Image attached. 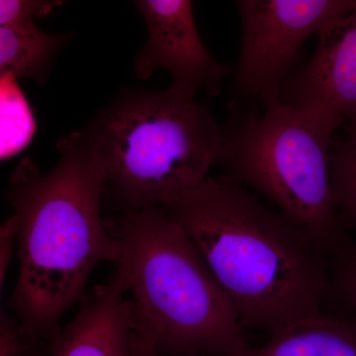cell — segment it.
<instances>
[{"mask_svg":"<svg viewBox=\"0 0 356 356\" xmlns=\"http://www.w3.org/2000/svg\"><path fill=\"white\" fill-rule=\"evenodd\" d=\"M58 161L44 175L23 159L7 198L19 222L17 282L10 306L29 341L58 337L65 312L81 302L91 271L116 264L120 243L102 216L106 175L83 131L58 143Z\"/></svg>","mask_w":356,"mask_h":356,"instance_id":"1","label":"cell"},{"mask_svg":"<svg viewBox=\"0 0 356 356\" xmlns=\"http://www.w3.org/2000/svg\"><path fill=\"white\" fill-rule=\"evenodd\" d=\"M180 222L224 288L243 329L269 334L322 313L327 254L305 232L224 175L161 205Z\"/></svg>","mask_w":356,"mask_h":356,"instance_id":"2","label":"cell"},{"mask_svg":"<svg viewBox=\"0 0 356 356\" xmlns=\"http://www.w3.org/2000/svg\"><path fill=\"white\" fill-rule=\"evenodd\" d=\"M120 243L133 327L165 356H234L248 348L235 306L180 222L161 205L108 221Z\"/></svg>","mask_w":356,"mask_h":356,"instance_id":"3","label":"cell"},{"mask_svg":"<svg viewBox=\"0 0 356 356\" xmlns=\"http://www.w3.org/2000/svg\"><path fill=\"white\" fill-rule=\"evenodd\" d=\"M102 161L106 191L124 210L165 205L200 186L221 154L210 110L168 88H131L83 131Z\"/></svg>","mask_w":356,"mask_h":356,"instance_id":"4","label":"cell"},{"mask_svg":"<svg viewBox=\"0 0 356 356\" xmlns=\"http://www.w3.org/2000/svg\"><path fill=\"white\" fill-rule=\"evenodd\" d=\"M341 122L277 100L264 113L229 106L219 161L332 257L350 242L332 200V137Z\"/></svg>","mask_w":356,"mask_h":356,"instance_id":"5","label":"cell"},{"mask_svg":"<svg viewBox=\"0 0 356 356\" xmlns=\"http://www.w3.org/2000/svg\"><path fill=\"white\" fill-rule=\"evenodd\" d=\"M356 0H240L241 48L234 67L236 95L266 104L281 100L302 47Z\"/></svg>","mask_w":356,"mask_h":356,"instance_id":"6","label":"cell"},{"mask_svg":"<svg viewBox=\"0 0 356 356\" xmlns=\"http://www.w3.org/2000/svg\"><path fill=\"white\" fill-rule=\"evenodd\" d=\"M135 6L146 23L147 40L136 58V76L149 79L159 70L172 76L170 89L195 99L199 91L216 96L233 72L206 49L188 0H139Z\"/></svg>","mask_w":356,"mask_h":356,"instance_id":"7","label":"cell"},{"mask_svg":"<svg viewBox=\"0 0 356 356\" xmlns=\"http://www.w3.org/2000/svg\"><path fill=\"white\" fill-rule=\"evenodd\" d=\"M313 57L281 92V102L356 123V4L318 33Z\"/></svg>","mask_w":356,"mask_h":356,"instance_id":"8","label":"cell"},{"mask_svg":"<svg viewBox=\"0 0 356 356\" xmlns=\"http://www.w3.org/2000/svg\"><path fill=\"white\" fill-rule=\"evenodd\" d=\"M132 304L116 273L81 301L76 317L50 344V356H132Z\"/></svg>","mask_w":356,"mask_h":356,"instance_id":"9","label":"cell"},{"mask_svg":"<svg viewBox=\"0 0 356 356\" xmlns=\"http://www.w3.org/2000/svg\"><path fill=\"white\" fill-rule=\"evenodd\" d=\"M234 356H356V320L324 312L295 321Z\"/></svg>","mask_w":356,"mask_h":356,"instance_id":"10","label":"cell"},{"mask_svg":"<svg viewBox=\"0 0 356 356\" xmlns=\"http://www.w3.org/2000/svg\"><path fill=\"white\" fill-rule=\"evenodd\" d=\"M70 33L50 34L36 23L0 26V72L13 79L44 84L60 51L70 43Z\"/></svg>","mask_w":356,"mask_h":356,"instance_id":"11","label":"cell"},{"mask_svg":"<svg viewBox=\"0 0 356 356\" xmlns=\"http://www.w3.org/2000/svg\"><path fill=\"white\" fill-rule=\"evenodd\" d=\"M331 178L337 215L346 229H356V123L346 139L332 144Z\"/></svg>","mask_w":356,"mask_h":356,"instance_id":"12","label":"cell"},{"mask_svg":"<svg viewBox=\"0 0 356 356\" xmlns=\"http://www.w3.org/2000/svg\"><path fill=\"white\" fill-rule=\"evenodd\" d=\"M1 76V159L10 158L28 144L35 132L28 103L21 90Z\"/></svg>","mask_w":356,"mask_h":356,"instance_id":"13","label":"cell"},{"mask_svg":"<svg viewBox=\"0 0 356 356\" xmlns=\"http://www.w3.org/2000/svg\"><path fill=\"white\" fill-rule=\"evenodd\" d=\"M336 313L356 320V243L353 241L332 254L327 301Z\"/></svg>","mask_w":356,"mask_h":356,"instance_id":"14","label":"cell"},{"mask_svg":"<svg viewBox=\"0 0 356 356\" xmlns=\"http://www.w3.org/2000/svg\"><path fill=\"white\" fill-rule=\"evenodd\" d=\"M63 3L58 0H1L0 26L33 24L35 19L49 15Z\"/></svg>","mask_w":356,"mask_h":356,"instance_id":"15","label":"cell"},{"mask_svg":"<svg viewBox=\"0 0 356 356\" xmlns=\"http://www.w3.org/2000/svg\"><path fill=\"white\" fill-rule=\"evenodd\" d=\"M38 344L31 343L17 318L9 317L6 312L0 315V356H22Z\"/></svg>","mask_w":356,"mask_h":356,"instance_id":"16","label":"cell"},{"mask_svg":"<svg viewBox=\"0 0 356 356\" xmlns=\"http://www.w3.org/2000/svg\"><path fill=\"white\" fill-rule=\"evenodd\" d=\"M19 222L17 217L13 215L0 227V287L3 286L9 264L13 259L14 248L18 241Z\"/></svg>","mask_w":356,"mask_h":356,"instance_id":"17","label":"cell"},{"mask_svg":"<svg viewBox=\"0 0 356 356\" xmlns=\"http://www.w3.org/2000/svg\"><path fill=\"white\" fill-rule=\"evenodd\" d=\"M131 348L132 356H165L156 350L151 334L140 327H133Z\"/></svg>","mask_w":356,"mask_h":356,"instance_id":"18","label":"cell"},{"mask_svg":"<svg viewBox=\"0 0 356 356\" xmlns=\"http://www.w3.org/2000/svg\"><path fill=\"white\" fill-rule=\"evenodd\" d=\"M41 346H35V348H33L32 350H30L29 351H27V353H25V355H23L22 356H44L43 353H42L41 350Z\"/></svg>","mask_w":356,"mask_h":356,"instance_id":"19","label":"cell"}]
</instances>
